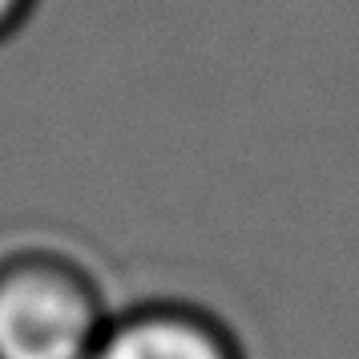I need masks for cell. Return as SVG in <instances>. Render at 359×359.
<instances>
[{
    "mask_svg": "<svg viewBox=\"0 0 359 359\" xmlns=\"http://www.w3.org/2000/svg\"><path fill=\"white\" fill-rule=\"evenodd\" d=\"M89 359H250L218 311L190 299H142L117 307Z\"/></svg>",
    "mask_w": 359,
    "mask_h": 359,
    "instance_id": "cell-2",
    "label": "cell"
},
{
    "mask_svg": "<svg viewBox=\"0 0 359 359\" xmlns=\"http://www.w3.org/2000/svg\"><path fill=\"white\" fill-rule=\"evenodd\" d=\"M33 8H36V0H0V45L29 25Z\"/></svg>",
    "mask_w": 359,
    "mask_h": 359,
    "instance_id": "cell-3",
    "label": "cell"
},
{
    "mask_svg": "<svg viewBox=\"0 0 359 359\" xmlns=\"http://www.w3.org/2000/svg\"><path fill=\"white\" fill-rule=\"evenodd\" d=\"M114 311L77 250L45 238L0 250V359H89Z\"/></svg>",
    "mask_w": 359,
    "mask_h": 359,
    "instance_id": "cell-1",
    "label": "cell"
}]
</instances>
